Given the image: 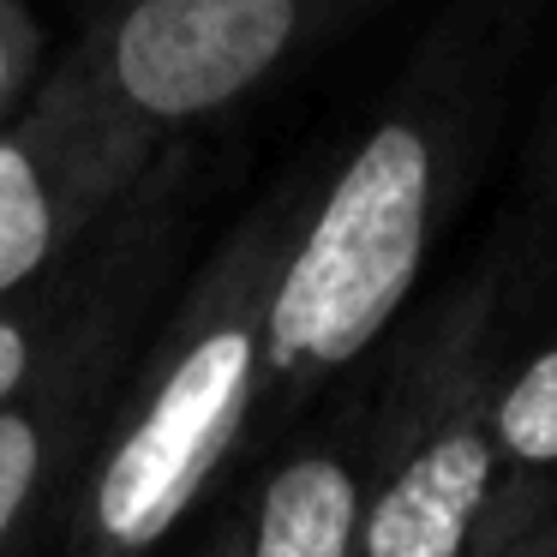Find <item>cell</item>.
<instances>
[{
  "label": "cell",
  "mask_w": 557,
  "mask_h": 557,
  "mask_svg": "<svg viewBox=\"0 0 557 557\" xmlns=\"http://www.w3.org/2000/svg\"><path fill=\"white\" fill-rule=\"evenodd\" d=\"M540 0H449L360 133L318 169L270 294L252 449L282 437L408 318L425 264L504 138Z\"/></svg>",
  "instance_id": "1"
},
{
  "label": "cell",
  "mask_w": 557,
  "mask_h": 557,
  "mask_svg": "<svg viewBox=\"0 0 557 557\" xmlns=\"http://www.w3.org/2000/svg\"><path fill=\"white\" fill-rule=\"evenodd\" d=\"M49 73V30L30 0H0V121Z\"/></svg>",
  "instance_id": "11"
},
{
  "label": "cell",
  "mask_w": 557,
  "mask_h": 557,
  "mask_svg": "<svg viewBox=\"0 0 557 557\" xmlns=\"http://www.w3.org/2000/svg\"><path fill=\"white\" fill-rule=\"evenodd\" d=\"M485 425H492V509L480 545L528 528L557 504V318L504 336Z\"/></svg>",
  "instance_id": "8"
},
{
  "label": "cell",
  "mask_w": 557,
  "mask_h": 557,
  "mask_svg": "<svg viewBox=\"0 0 557 557\" xmlns=\"http://www.w3.org/2000/svg\"><path fill=\"white\" fill-rule=\"evenodd\" d=\"M162 150L73 49L54 54L0 121V294L73 264Z\"/></svg>",
  "instance_id": "6"
},
{
  "label": "cell",
  "mask_w": 557,
  "mask_h": 557,
  "mask_svg": "<svg viewBox=\"0 0 557 557\" xmlns=\"http://www.w3.org/2000/svg\"><path fill=\"white\" fill-rule=\"evenodd\" d=\"M372 389L306 408L198 557H360V480Z\"/></svg>",
  "instance_id": "7"
},
{
  "label": "cell",
  "mask_w": 557,
  "mask_h": 557,
  "mask_svg": "<svg viewBox=\"0 0 557 557\" xmlns=\"http://www.w3.org/2000/svg\"><path fill=\"white\" fill-rule=\"evenodd\" d=\"M468 557H557V504L545 509V516H533L528 528L497 533V540L473 545Z\"/></svg>",
  "instance_id": "12"
},
{
  "label": "cell",
  "mask_w": 557,
  "mask_h": 557,
  "mask_svg": "<svg viewBox=\"0 0 557 557\" xmlns=\"http://www.w3.org/2000/svg\"><path fill=\"white\" fill-rule=\"evenodd\" d=\"M318 162L276 181L150 324L126 389L61 509L66 557H157L252 456L270 294Z\"/></svg>",
  "instance_id": "2"
},
{
  "label": "cell",
  "mask_w": 557,
  "mask_h": 557,
  "mask_svg": "<svg viewBox=\"0 0 557 557\" xmlns=\"http://www.w3.org/2000/svg\"><path fill=\"white\" fill-rule=\"evenodd\" d=\"M389 336L366 413L360 557H468L492 509L485 401L509 336L497 264H473Z\"/></svg>",
  "instance_id": "4"
},
{
  "label": "cell",
  "mask_w": 557,
  "mask_h": 557,
  "mask_svg": "<svg viewBox=\"0 0 557 557\" xmlns=\"http://www.w3.org/2000/svg\"><path fill=\"white\" fill-rule=\"evenodd\" d=\"M193 157L169 145L97 234L90 282L49 360L0 401V557H25L61 516L126 389L186 228Z\"/></svg>",
  "instance_id": "3"
},
{
  "label": "cell",
  "mask_w": 557,
  "mask_h": 557,
  "mask_svg": "<svg viewBox=\"0 0 557 557\" xmlns=\"http://www.w3.org/2000/svg\"><path fill=\"white\" fill-rule=\"evenodd\" d=\"M492 264H497L504 330L552 324L557 318V150L528 169L516 216L492 240Z\"/></svg>",
  "instance_id": "9"
},
{
  "label": "cell",
  "mask_w": 557,
  "mask_h": 557,
  "mask_svg": "<svg viewBox=\"0 0 557 557\" xmlns=\"http://www.w3.org/2000/svg\"><path fill=\"white\" fill-rule=\"evenodd\" d=\"M396 0H97L73 54L157 145L240 114Z\"/></svg>",
  "instance_id": "5"
},
{
  "label": "cell",
  "mask_w": 557,
  "mask_h": 557,
  "mask_svg": "<svg viewBox=\"0 0 557 557\" xmlns=\"http://www.w3.org/2000/svg\"><path fill=\"white\" fill-rule=\"evenodd\" d=\"M557 150V78H552V90H545V102H540V121H533V138H528V169L533 162H545Z\"/></svg>",
  "instance_id": "13"
},
{
  "label": "cell",
  "mask_w": 557,
  "mask_h": 557,
  "mask_svg": "<svg viewBox=\"0 0 557 557\" xmlns=\"http://www.w3.org/2000/svg\"><path fill=\"white\" fill-rule=\"evenodd\" d=\"M90 258H97V240H90L66 270H54L49 282L18 288V294H0V401L13 396V389L49 360L54 342H61L66 318H73L78 294H85V282H90Z\"/></svg>",
  "instance_id": "10"
}]
</instances>
